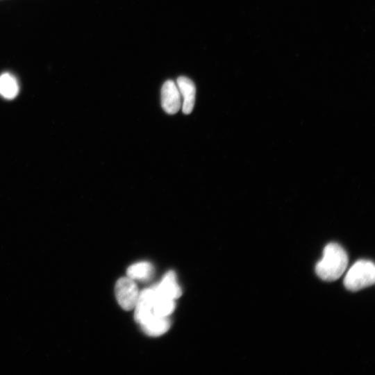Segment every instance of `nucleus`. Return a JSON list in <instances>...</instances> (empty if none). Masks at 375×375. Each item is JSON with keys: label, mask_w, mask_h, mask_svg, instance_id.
<instances>
[{"label": "nucleus", "mask_w": 375, "mask_h": 375, "mask_svg": "<svg viewBox=\"0 0 375 375\" xmlns=\"http://www.w3.org/2000/svg\"><path fill=\"white\" fill-rule=\"evenodd\" d=\"M348 265V256L338 244L331 242L324 249L322 259L316 264L315 272L322 280L333 281L344 272Z\"/></svg>", "instance_id": "1"}, {"label": "nucleus", "mask_w": 375, "mask_h": 375, "mask_svg": "<svg viewBox=\"0 0 375 375\" xmlns=\"http://www.w3.org/2000/svg\"><path fill=\"white\" fill-rule=\"evenodd\" d=\"M375 281V267L370 260H360L347 272L344 285L350 291H358L372 285Z\"/></svg>", "instance_id": "2"}, {"label": "nucleus", "mask_w": 375, "mask_h": 375, "mask_svg": "<svg viewBox=\"0 0 375 375\" xmlns=\"http://www.w3.org/2000/svg\"><path fill=\"white\" fill-rule=\"evenodd\" d=\"M117 301L125 310L134 308L137 302L139 291L134 280L122 277L117 280L115 287Z\"/></svg>", "instance_id": "3"}, {"label": "nucleus", "mask_w": 375, "mask_h": 375, "mask_svg": "<svg viewBox=\"0 0 375 375\" xmlns=\"http://www.w3.org/2000/svg\"><path fill=\"white\" fill-rule=\"evenodd\" d=\"M161 104L168 114L176 113L181 106V94L177 85L172 80L165 81L161 88Z\"/></svg>", "instance_id": "4"}, {"label": "nucleus", "mask_w": 375, "mask_h": 375, "mask_svg": "<svg viewBox=\"0 0 375 375\" xmlns=\"http://www.w3.org/2000/svg\"><path fill=\"white\" fill-rule=\"evenodd\" d=\"M155 294L153 289L147 288L139 292L135 308L134 318L136 322L141 324L153 313V305Z\"/></svg>", "instance_id": "5"}, {"label": "nucleus", "mask_w": 375, "mask_h": 375, "mask_svg": "<svg viewBox=\"0 0 375 375\" xmlns=\"http://www.w3.org/2000/svg\"><path fill=\"white\" fill-rule=\"evenodd\" d=\"M156 297H162L174 300L180 297L182 290L176 281V275L174 271L167 272L161 282L151 288Z\"/></svg>", "instance_id": "6"}, {"label": "nucleus", "mask_w": 375, "mask_h": 375, "mask_svg": "<svg viewBox=\"0 0 375 375\" xmlns=\"http://www.w3.org/2000/svg\"><path fill=\"white\" fill-rule=\"evenodd\" d=\"M177 87L183 97L182 110L185 114H190L195 102L196 88L194 83L185 76L177 78Z\"/></svg>", "instance_id": "7"}, {"label": "nucleus", "mask_w": 375, "mask_h": 375, "mask_svg": "<svg viewBox=\"0 0 375 375\" xmlns=\"http://www.w3.org/2000/svg\"><path fill=\"white\" fill-rule=\"evenodd\" d=\"M140 326L147 335L159 336L168 331L170 327V321L168 317H160L153 314Z\"/></svg>", "instance_id": "8"}, {"label": "nucleus", "mask_w": 375, "mask_h": 375, "mask_svg": "<svg viewBox=\"0 0 375 375\" xmlns=\"http://www.w3.org/2000/svg\"><path fill=\"white\" fill-rule=\"evenodd\" d=\"M153 266L148 262L135 263L128 267L127 276L133 280L149 281L154 274Z\"/></svg>", "instance_id": "9"}, {"label": "nucleus", "mask_w": 375, "mask_h": 375, "mask_svg": "<svg viewBox=\"0 0 375 375\" xmlns=\"http://www.w3.org/2000/svg\"><path fill=\"white\" fill-rule=\"evenodd\" d=\"M19 92L18 83L12 74L4 73L0 76V95L11 99L15 98Z\"/></svg>", "instance_id": "10"}, {"label": "nucleus", "mask_w": 375, "mask_h": 375, "mask_svg": "<svg viewBox=\"0 0 375 375\" xmlns=\"http://www.w3.org/2000/svg\"><path fill=\"white\" fill-rule=\"evenodd\" d=\"M175 308L174 300L162 297H156L153 305V313L160 317H168Z\"/></svg>", "instance_id": "11"}]
</instances>
